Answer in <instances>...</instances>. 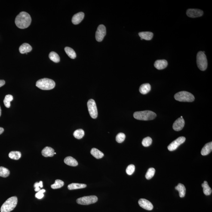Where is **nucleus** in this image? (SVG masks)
Listing matches in <instances>:
<instances>
[{
  "mask_svg": "<svg viewBox=\"0 0 212 212\" xmlns=\"http://www.w3.org/2000/svg\"><path fill=\"white\" fill-rule=\"evenodd\" d=\"M31 17L30 15L26 12H20L15 19L16 26L20 29H25L29 27L31 23Z\"/></svg>",
  "mask_w": 212,
  "mask_h": 212,
  "instance_id": "nucleus-1",
  "label": "nucleus"
},
{
  "mask_svg": "<svg viewBox=\"0 0 212 212\" xmlns=\"http://www.w3.org/2000/svg\"><path fill=\"white\" fill-rule=\"evenodd\" d=\"M133 115L136 119L143 121L151 120L155 119L156 117V114L150 111L136 112H134Z\"/></svg>",
  "mask_w": 212,
  "mask_h": 212,
  "instance_id": "nucleus-2",
  "label": "nucleus"
},
{
  "mask_svg": "<svg viewBox=\"0 0 212 212\" xmlns=\"http://www.w3.org/2000/svg\"><path fill=\"white\" fill-rule=\"evenodd\" d=\"M18 199L17 196L9 198L3 204L1 208V212H10L14 210L17 205Z\"/></svg>",
  "mask_w": 212,
  "mask_h": 212,
  "instance_id": "nucleus-3",
  "label": "nucleus"
},
{
  "mask_svg": "<svg viewBox=\"0 0 212 212\" xmlns=\"http://www.w3.org/2000/svg\"><path fill=\"white\" fill-rule=\"evenodd\" d=\"M56 83L53 80L48 78H43L37 81L36 86L43 90L52 89L55 87Z\"/></svg>",
  "mask_w": 212,
  "mask_h": 212,
  "instance_id": "nucleus-4",
  "label": "nucleus"
},
{
  "mask_svg": "<svg viewBox=\"0 0 212 212\" xmlns=\"http://www.w3.org/2000/svg\"><path fill=\"white\" fill-rule=\"evenodd\" d=\"M174 98L178 101L188 102L193 101L195 99L193 95L186 91H181L176 93L174 95Z\"/></svg>",
  "mask_w": 212,
  "mask_h": 212,
  "instance_id": "nucleus-5",
  "label": "nucleus"
},
{
  "mask_svg": "<svg viewBox=\"0 0 212 212\" xmlns=\"http://www.w3.org/2000/svg\"><path fill=\"white\" fill-rule=\"evenodd\" d=\"M196 62L197 66L201 71L205 70L207 67L206 56L204 52H199L197 54Z\"/></svg>",
  "mask_w": 212,
  "mask_h": 212,
  "instance_id": "nucleus-6",
  "label": "nucleus"
},
{
  "mask_svg": "<svg viewBox=\"0 0 212 212\" xmlns=\"http://www.w3.org/2000/svg\"><path fill=\"white\" fill-rule=\"evenodd\" d=\"M97 197L96 196L92 195L81 197L77 200V203L82 205H88L94 204L97 202Z\"/></svg>",
  "mask_w": 212,
  "mask_h": 212,
  "instance_id": "nucleus-7",
  "label": "nucleus"
},
{
  "mask_svg": "<svg viewBox=\"0 0 212 212\" xmlns=\"http://www.w3.org/2000/svg\"><path fill=\"white\" fill-rule=\"evenodd\" d=\"M88 111L90 116L93 119H96L98 115L97 110L96 103L94 99H90L87 103Z\"/></svg>",
  "mask_w": 212,
  "mask_h": 212,
  "instance_id": "nucleus-8",
  "label": "nucleus"
},
{
  "mask_svg": "<svg viewBox=\"0 0 212 212\" xmlns=\"http://www.w3.org/2000/svg\"><path fill=\"white\" fill-rule=\"evenodd\" d=\"M106 34V29L104 25H101L97 28L96 33V38L98 42H101Z\"/></svg>",
  "mask_w": 212,
  "mask_h": 212,
  "instance_id": "nucleus-9",
  "label": "nucleus"
},
{
  "mask_svg": "<svg viewBox=\"0 0 212 212\" xmlns=\"http://www.w3.org/2000/svg\"><path fill=\"white\" fill-rule=\"evenodd\" d=\"M185 140L186 138L183 136L178 138L177 139L170 144L168 146V149L170 151L175 150L180 145L185 142Z\"/></svg>",
  "mask_w": 212,
  "mask_h": 212,
  "instance_id": "nucleus-10",
  "label": "nucleus"
},
{
  "mask_svg": "<svg viewBox=\"0 0 212 212\" xmlns=\"http://www.w3.org/2000/svg\"><path fill=\"white\" fill-rule=\"evenodd\" d=\"M138 204L141 207L145 210H153V205L150 201L145 199L141 198L139 200Z\"/></svg>",
  "mask_w": 212,
  "mask_h": 212,
  "instance_id": "nucleus-11",
  "label": "nucleus"
},
{
  "mask_svg": "<svg viewBox=\"0 0 212 212\" xmlns=\"http://www.w3.org/2000/svg\"><path fill=\"white\" fill-rule=\"evenodd\" d=\"M186 14L190 17L196 18L202 16L203 11L202 10L196 9H189L187 11Z\"/></svg>",
  "mask_w": 212,
  "mask_h": 212,
  "instance_id": "nucleus-12",
  "label": "nucleus"
},
{
  "mask_svg": "<svg viewBox=\"0 0 212 212\" xmlns=\"http://www.w3.org/2000/svg\"><path fill=\"white\" fill-rule=\"evenodd\" d=\"M185 125V121L183 118H179L173 124V129L176 131H179L183 129Z\"/></svg>",
  "mask_w": 212,
  "mask_h": 212,
  "instance_id": "nucleus-13",
  "label": "nucleus"
},
{
  "mask_svg": "<svg viewBox=\"0 0 212 212\" xmlns=\"http://www.w3.org/2000/svg\"><path fill=\"white\" fill-rule=\"evenodd\" d=\"M84 13L80 12L75 14L73 16L72 19V22L74 25H77L81 23L84 19Z\"/></svg>",
  "mask_w": 212,
  "mask_h": 212,
  "instance_id": "nucleus-14",
  "label": "nucleus"
},
{
  "mask_svg": "<svg viewBox=\"0 0 212 212\" xmlns=\"http://www.w3.org/2000/svg\"><path fill=\"white\" fill-rule=\"evenodd\" d=\"M168 65V63L166 60L165 59L162 60H158L155 61L154 64V66L156 69L158 70H162L167 67Z\"/></svg>",
  "mask_w": 212,
  "mask_h": 212,
  "instance_id": "nucleus-15",
  "label": "nucleus"
},
{
  "mask_svg": "<svg viewBox=\"0 0 212 212\" xmlns=\"http://www.w3.org/2000/svg\"><path fill=\"white\" fill-rule=\"evenodd\" d=\"M54 150L53 148L46 147L43 150L41 153L44 157H53L54 155Z\"/></svg>",
  "mask_w": 212,
  "mask_h": 212,
  "instance_id": "nucleus-16",
  "label": "nucleus"
},
{
  "mask_svg": "<svg viewBox=\"0 0 212 212\" xmlns=\"http://www.w3.org/2000/svg\"><path fill=\"white\" fill-rule=\"evenodd\" d=\"M212 151V142L206 144L201 150V153L202 156H206L211 152Z\"/></svg>",
  "mask_w": 212,
  "mask_h": 212,
  "instance_id": "nucleus-17",
  "label": "nucleus"
},
{
  "mask_svg": "<svg viewBox=\"0 0 212 212\" xmlns=\"http://www.w3.org/2000/svg\"><path fill=\"white\" fill-rule=\"evenodd\" d=\"M32 47L29 44L25 43L19 47V52L21 54H27L32 51Z\"/></svg>",
  "mask_w": 212,
  "mask_h": 212,
  "instance_id": "nucleus-18",
  "label": "nucleus"
},
{
  "mask_svg": "<svg viewBox=\"0 0 212 212\" xmlns=\"http://www.w3.org/2000/svg\"><path fill=\"white\" fill-rule=\"evenodd\" d=\"M139 35L141 38V39L149 41L153 38V34L149 32H141L139 33Z\"/></svg>",
  "mask_w": 212,
  "mask_h": 212,
  "instance_id": "nucleus-19",
  "label": "nucleus"
},
{
  "mask_svg": "<svg viewBox=\"0 0 212 212\" xmlns=\"http://www.w3.org/2000/svg\"><path fill=\"white\" fill-rule=\"evenodd\" d=\"M64 162L65 164L72 167L77 166L78 165V161L75 159L71 156H68L65 159Z\"/></svg>",
  "mask_w": 212,
  "mask_h": 212,
  "instance_id": "nucleus-20",
  "label": "nucleus"
},
{
  "mask_svg": "<svg viewBox=\"0 0 212 212\" xmlns=\"http://www.w3.org/2000/svg\"><path fill=\"white\" fill-rule=\"evenodd\" d=\"M176 190L178 191L179 196L180 198H183L185 196L186 193V188L184 185L182 183H179L175 187Z\"/></svg>",
  "mask_w": 212,
  "mask_h": 212,
  "instance_id": "nucleus-21",
  "label": "nucleus"
},
{
  "mask_svg": "<svg viewBox=\"0 0 212 212\" xmlns=\"http://www.w3.org/2000/svg\"><path fill=\"white\" fill-rule=\"evenodd\" d=\"M87 185L85 184L72 183L68 185V188L69 190H74L83 189L87 187Z\"/></svg>",
  "mask_w": 212,
  "mask_h": 212,
  "instance_id": "nucleus-22",
  "label": "nucleus"
},
{
  "mask_svg": "<svg viewBox=\"0 0 212 212\" xmlns=\"http://www.w3.org/2000/svg\"><path fill=\"white\" fill-rule=\"evenodd\" d=\"M90 153L97 159H101L104 156V154L101 151L99 150L98 149H96V148H92L90 151Z\"/></svg>",
  "mask_w": 212,
  "mask_h": 212,
  "instance_id": "nucleus-23",
  "label": "nucleus"
},
{
  "mask_svg": "<svg viewBox=\"0 0 212 212\" xmlns=\"http://www.w3.org/2000/svg\"><path fill=\"white\" fill-rule=\"evenodd\" d=\"M151 90V86L149 83H145L140 86L139 90L142 94H146Z\"/></svg>",
  "mask_w": 212,
  "mask_h": 212,
  "instance_id": "nucleus-24",
  "label": "nucleus"
},
{
  "mask_svg": "<svg viewBox=\"0 0 212 212\" xmlns=\"http://www.w3.org/2000/svg\"><path fill=\"white\" fill-rule=\"evenodd\" d=\"M201 186L203 188V192L204 195L206 196L210 195L212 193V189L207 181H204V183L201 184Z\"/></svg>",
  "mask_w": 212,
  "mask_h": 212,
  "instance_id": "nucleus-25",
  "label": "nucleus"
},
{
  "mask_svg": "<svg viewBox=\"0 0 212 212\" xmlns=\"http://www.w3.org/2000/svg\"><path fill=\"white\" fill-rule=\"evenodd\" d=\"M21 156V154L19 151H11L9 154V157L11 159L14 160H19Z\"/></svg>",
  "mask_w": 212,
  "mask_h": 212,
  "instance_id": "nucleus-26",
  "label": "nucleus"
},
{
  "mask_svg": "<svg viewBox=\"0 0 212 212\" xmlns=\"http://www.w3.org/2000/svg\"><path fill=\"white\" fill-rule=\"evenodd\" d=\"M65 50L66 54L71 59H74L76 57V54L75 52L72 48L69 47H65Z\"/></svg>",
  "mask_w": 212,
  "mask_h": 212,
  "instance_id": "nucleus-27",
  "label": "nucleus"
},
{
  "mask_svg": "<svg viewBox=\"0 0 212 212\" xmlns=\"http://www.w3.org/2000/svg\"><path fill=\"white\" fill-rule=\"evenodd\" d=\"M50 60L55 63H58L60 61V57L57 53L54 52H52L49 55Z\"/></svg>",
  "mask_w": 212,
  "mask_h": 212,
  "instance_id": "nucleus-28",
  "label": "nucleus"
},
{
  "mask_svg": "<svg viewBox=\"0 0 212 212\" xmlns=\"http://www.w3.org/2000/svg\"><path fill=\"white\" fill-rule=\"evenodd\" d=\"M73 135L75 138L79 140V139L82 138L84 136V132L82 129H79L75 130L74 133Z\"/></svg>",
  "mask_w": 212,
  "mask_h": 212,
  "instance_id": "nucleus-29",
  "label": "nucleus"
},
{
  "mask_svg": "<svg viewBox=\"0 0 212 212\" xmlns=\"http://www.w3.org/2000/svg\"><path fill=\"white\" fill-rule=\"evenodd\" d=\"M10 174V170L3 167H0V176L3 178L8 177Z\"/></svg>",
  "mask_w": 212,
  "mask_h": 212,
  "instance_id": "nucleus-30",
  "label": "nucleus"
},
{
  "mask_svg": "<svg viewBox=\"0 0 212 212\" xmlns=\"http://www.w3.org/2000/svg\"><path fill=\"white\" fill-rule=\"evenodd\" d=\"M64 185V182L60 180H56L54 184L51 185L52 189H55L61 188Z\"/></svg>",
  "mask_w": 212,
  "mask_h": 212,
  "instance_id": "nucleus-31",
  "label": "nucleus"
},
{
  "mask_svg": "<svg viewBox=\"0 0 212 212\" xmlns=\"http://www.w3.org/2000/svg\"><path fill=\"white\" fill-rule=\"evenodd\" d=\"M13 97L11 95H7L4 100V103L6 107L9 108L10 106V102L13 100Z\"/></svg>",
  "mask_w": 212,
  "mask_h": 212,
  "instance_id": "nucleus-32",
  "label": "nucleus"
},
{
  "mask_svg": "<svg viewBox=\"0 0 212 212\" xmlns=\"http://www.w3.org/2000/svg\"><path fill=\"white\" fill-rule=\"evenodd\" d=\"M155 173V169L153 168H150L148 170L145 175V178L147 180H150L153 177Z\"/></svg>",
  "mask_w": 212,
  "mask_h": 212,
  "instance_id": "nucleus-33",
  "label": "nucleus"
},
{
  "mask_svg": "<svg viewBox=\"0 0 212 212\" xmlns=\"http://www.w3.org/2000/svg\"><path fill=\"white\" fill-rule=\"evenodd\" d=\"M152 139L151 138L147 137L143 139L142 142V144L145 147H148L152 143Z\"/></svg>",
  "mask_w": 212,
  "mask_h": 212,
  "instance_id": "nucleus-34",
  "label": "nucleus"
},
{
  "mask_svg": "<svg viewBox=\"0 0 212 212\" xmlns=\"http://www.w3.org/2000/svg\"><path fill=\"white\" fill-rule=\"evenodd\" d=\"M125 135L123 133H120L117 135L116 137V140L119 143H121L124 142L125 139Z\"/></svg>",
  "mask_w": 212,
  "mask_h": 212,
  "instance_id": "nucleus-35",
  "label": "nucleus"
},
{
  "mask_svg": "<svg viewBox=\"0 0 212 212\" xmlns=\"http://www.w3.org/2000/svg\"><path fill=\"white\" fill-rule=\"evenodd\" d=\"M135 170V167L134 165L131 164L127 167L126 171L129 175H131L134 173Z\"/></svg>",
  "mask_w": 212,
  "mask_h": 212,
  "instance_id": "nucleus-36",
  "label": "nucleus"
},
{
  "mask_svg": "<svg viewBox=\"0 0 212 212\" xmlns=\"http://www.w3.org/2000/svg\"><path fill=\"white\" fill-rule=\"evenodd\" d=\"M46 192L45 189H43L38 191L37 193L35 194V196L38 199H41L44 196V193Z\"/></svg>",
  "mask_w": 212,
  "mask_h": 212,
  "instance_id": "nucleus-37",
  "label": "nucleus"
},
{
  "mask_svg": "<svg viewBox=\"0 0 212 212\" xmlns=\"http://www.w3.org/2000/svg\"><path fill=\"white\" fill-rule=\"evenodd\" d=\"M34 187H35V191L38 192L41 190V188L43 187V182L40 181L39 182H36L34 185Z\"/></svg>",
  "mask_w": 212,
  "mask_h": 212,
  "instance_id": "nucleus-38",
  "label": "nucleus"
},
{
  "mask_svg": "<svg viewBox=\"0 0 212 212\" xmlns=\"http://www.w3.org/2000/svg\"><path fill=\"white\" fill-rule=\"evenodd\" d=\"M5 84V81L3 80H0V87H2Z\"/></svg>",
  "mask_w": 212,
  "mask_h": 212,
  "instance_id": "nucleus-39",
  "label": "nucleus"
},
{
  "mask_svg": "<svg viewBox=\"0 0 212 212\" xmlns=\"http://www.w3.org/2000/svg\"><path fill=\"white\" fill-rule=\"evenodd\" d=\"M4 131V129L2 127H0V135L2 134Z\"/></svg>",
  "mask_w": 212,
  "mask_h": 212,
  "instance_id": "nucleus-40",
  "label": "nucleus"
},
{
  "mask_svg": "<svg viewBox=\"0 0 212 212\" xmlns=\"http://www.w3.org/2000/svg\"><path fill=\"white\" fill-rule=\"evenodd\" d=\"M1 106H0V117H1Z\"/></svg>",
  "mask_w": 212,
  "mask_h": 212,
  "instance_id": "nucleus-41",
  "label": "nucleus"
},
{
  "mask_svg": "<svg viewBox=\"0 0 212 212\" xmlns=\"http://www.w3.org/2000/svg\"><path fill=\"white\" fill-rule=\"evenodd\" d=\"M181 118H183V116H181Z\"/></svg>",
  "mask_w": 212,
  "mask_h": 212,
  "instance_id": "nucleus-42",
  "label": "nucleus"
}]
</instances>
